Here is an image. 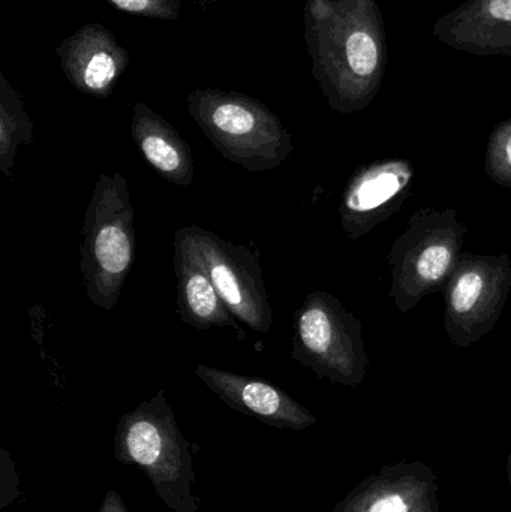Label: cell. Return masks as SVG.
<instances>
[{
  "instance_id": "obj_1",
  "label": "cell",
  "mask_w": 511,
  "mask_h": 512,
  "mask_svg": "<svg viewBox=\"0 0 511 512\" xmlns=\"http://www.w3.org/2000/svg\"><path fill=\"white\" fill-rule=\"evenodd\" d=\"M305 38L312 74L332 110H365L380 90L386 32L375 0H308Z\"/></svg>"
},
{
  "instance_id": "obj_2",
  "label": "cell",
  "mask_w": 511,
  "mask_h": 512,
  "mask_svg": "<svg viewBox=\"0 0 511 512\" xmlns=\"http://www.w3.org/2000/svg\"><path fill=\"white\" fill-rule=\"evenodd\" d=\"M117 462L140 469L171 512H197L191 444L165 390L120 417L114 433Z\"/></svg>"
},
{
  "instance_id": "obj_3",
  "label": "cell",
  "mask_w": 511,
  "mask_h": 512,
  "mask_svg": "<svg viewBox=\"0 0 511 512\" xmlns=\"http://www.w3.org/2000/svg\"><path fill=\"white\" fill-rule=\"evenodd\" d=\"M186 104L192 119L222 158L249 173L275 170L293 152L291 134L281 119L245 93L195 89Z\"/></svg>"
},
{
  "instance_id": "obj_4",
  "label": "cell",
  "mask_w": 511,
  "mask_h": 512,
  "mask_svg": "<svg viewBox=\"0 0 511 512\" xmlns=\"http://www.w3.org/2000/svg\"><path fill=\"white\" fill-rule=\"evenodd\" d=\"M80 270L87 297L111 312L135 261V213L120 173L101 174L84 210Z\"/></svg>"
},
{
  "instance_id": "obj_5",
  "label": "cell",
  "mask_w": 511,
  "mask_h": 512,
  "mask_svg": "<svg viewBox=\"0 0 511 512\" xmlns=\"http://www.w3.org/2000/svg\"><path fill=\"white\" fill-rule=\"evenodd\" d=\"M467 233L455 209L423 207L411 216L389 254L390 298L399 312H410L423 298L443 291Z\"/></svg>"
},
{
  "instance_id": "obj_6",
  "label": "cell",
  "mask_w": 511,
  "mask_h": 512,
  "mask_svg": "<svg viewBox=\"0 0 511 512\" xmlns=\"http://www.w3.org/2000/svg\"><path fill=\"white\" fill-rule=\"evenodd\" d=\"M291 355L317 378L350 388L365 381L369 367L359 318L326 291L309 292L294 312Z\"/></svg>"
},
{
  "instance_id": "obj_7",
  "label": "cell",
  "mask_w": 511,
  "mask_h": 512,
  "mask_svg": "<svg viewBox=\"0 0 511 512\" xmlns=\"http://www.w3.org/2000/svg\"><path fill=\"white\" fill-rule=\"evenodd\" d=\"M174 242L182 243L203 265L216 291L242 324L257 333L272 328L273 309L258 252L195 225L177 230Z\"/></svg>"
},
{
  "instance_id": "obj_8",
  "label": "cell",
  "mask_w": 511,
  "mask_h": 512,
  "mask_svg": "<svg viewBox=\"0 0 511 512\" xmlns=\"http://www.w3.org/2000/svg\"><path fill=\"white\" fill-rule=\"evenodd\" d=\"M511 289L509 255L462 252L444 285V328L450 342L468 348L494 330Z\"/></svg>"
},
{
  "instance_id": "obj_9",
  "label": "cell",
  "mask_w": 511,
  "mask_h": 512,
  "mask_svg": "<svg viewBox=\"0 0 511 512\" xmlns=\"http://www.w3.org/2000/svg\"><path fill=\"white\" fill-rule=\"evenodd\" d=\"M414 167L408 159H384L354 171L339 204L342 228L351 240L362 239L395 215L410 197Z\"/></svg>"
},
{
  "instance_id": "obj_10",
  "label": "cell",
  "mask_w": 511,
  "mask_h": 512,
  "mask_svg": "<svg viewBox=\"0 0 511 512\" xmlns=\"http://www.w3.org/2000/svg\"><path fill=\"white\" fill-rule=\"evenodd\" d=\"M438 495L431 466L402 462L369 475L333 512H440Z\"/></svg>"
},
{
  "instance_id": "obj_11",
  "label": "cell",
  "mask_w": 511,
  "mask_h": 512,
  "mask_svg": "<svg viewBox=\"0 0 511 512\" xmlns=\"http://www.w3.org/2000/svg\"><path fill=\"white\" fill-rule=\"evenodd\" d=\"M195 376L228 408L257 418L267 426L282 430H306L317 424V418L305 406L269 382L207 364H198Z\"/></svg>"
},
{
  "instance_id": "obj_12",
  "label": "cell",
  "mask_w": 511,
  "mask_h": 512,
  "mask_svg": "<svg viewBox=\"0 0 511 512\" xmlns=\"http://www.w3.org/2000/svg\"><path fill=\"white\" fill-rule=\"evenodd\" d=\"M63 74L78 92L105 99L129 65V54L101 23H87L56 47Z\"/></svg>"
},
{
  "instance_id": "obj_13",
  "label": "cell",
  "mask_w": 511,
  "mask_h": 512,
  "mask_svg": "<svg viewBox=\"0 0 511 512\" xmlns=\"http://www.w3.org/2000/svg\"><path fill=\"white\" fill-rule=\"evenodd\" d=\"M434 35L474 56H511V0H467L438 18Z\"/></svg>"
},
{
  "instance_id": "obj_14",
  "label": "cell",
  "mask_w": 511,
  "mask_h": 512,
  "mask_svg": "<svg viewBox=\"0 0 511 512\" xmlns=\"http://www.w3.org/2000/svg\"><path fill=\"white\" fill-rule=\"evenodd\" d=\"M174 267L180 321L197 330L231 328L237 339L246 340L242 322L228 309L203 265L179 242H174Z\"/></svg>"
},
{
  "instance_id": "obj_15",
  "label": "cell",
  "mask_w": 511,
  "mask_h": 512,
  "mask_svg": "<svg viewBox=\"0 0 511 512\" xmlns=\"http://www.w3.org/2000/svg\"><path fill=\"white\" fill-rule=\"evenodd\" d=\"M131 134L147 164L162 179L185 188L192 185L195 170L191 146L161 114L137 102L132 111Z\"/></svg>"
},
{
  "instance_id": "obj_16",
  "label": "cell",
  "mask_w": 511,
  "mask_h": 512,
  "mask_svg": "<svg viewBox=\"0 0 511 512\" xmlns=\"http://www.w3.org/2000/svg\"><path fill=\"white\" fill-rule=\"evenodd\" d=\"M35 126L27 114L24 99L0 74V171L9 177L15 164L18 147L35 140Z\"/></svg>"
},
{
  "instance_id": "obj_17",
  "label": "cell",
  "mask_w": 511,
  "mask_h": 512,
  "mask_svg": "<svg viewBox=\"0 0 511 512\" xmlns=\"http://www.w3.org/2000/svg\"><path fill=\"white\" fill-rule=\"evenodd\" d=\"M485 165L497 185L511 188V119L498 123L489 135Z\"/></svg>"
},
{
  "instance_id": "obj_18",
  "label": "cell",
  "mask_w": 511,
  "mask_h": 512,
  "mask_svg": "<svg viewBox=\"0 0 511 512\" xmlns=\"http://www.w3.org/2000/svg\"><path fill=\"white\" fill-rule=\"evenodd\" d=\"M119 11L155 20L176 21L180 18V0H105Z\"/></svg>"
},
{
  "instance_id": "obj_19",
  "label": "cell",
  "mask_w": 511,
  "mask_h": 512,
  "mask_svg": "<svg viewBox=\"0 0 511 512\" xmlns=\"http://www.w3.org/2000/svg\"><path fill=\"white\" fill-rule=\"evenodd\" d=\"M0 508L8 507L18 496V475L8 451L0 454Z\"/></svg>"
},
{
  "instance_id": "obj_20",
  "label": "cell",
  "mask_w": 511,
  "mask_h": 512,
  "mask_svg": "<svg viewBox=\"0 0 511 512\" xmlns=\"http://www.w3.org/2000/svg\"><path fill=\"white\" fill-rule=\"evenodd\" d=\"M98 512H128V508H126L125 502H123L119 493L108 490L104 499H102Z\"/></svg>"
},
{
  "instance_id": "obj_21",
  "label": "cell",
  "mask_w": 511,
  "mask_h": 512,
  "mask_svg": "<svg viewBox=\"0 0 511 512\" xmlns=\"http://www.w3.org/2000/svg\"><path fill=\"white\" fill-rule=\"evenodd\" d=\"M192 2L197 3L200 6L212 5V3L219 2V0H192Z\"/></svg>"
},
{
  "instance_id": "obj_22",
  "label": "cell",
  "mask_w": 511,
  "mask_h": 512,
  "mask_svg": "<svg viewBox=\"0 0 511 512\" xmlns=\"http://www.w3.org/2000/svg\"><path fill=\"white\" fill-rule=\"evenodd\" d=\"M507 475H509V484L511 489V453L509 457V463H507Z\"/></svg>"
}]
</instances>
